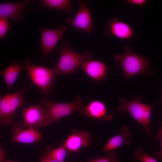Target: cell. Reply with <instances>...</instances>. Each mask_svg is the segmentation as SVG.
Listing matches in <instances>:
<instances>
[{
  "mask_svg": "<svg viewBox=\"0 0 162 162\" xmlns=\"http://www.w3.org/2000/svg\"><path fill=\"white\" fill-rule=\"evenodd\" d=\"M114 58L121 64L123 75L127 80L138 74L148 75L154 73L153 70L149 69L151 64L149 60L132 51L130 46H126L125 52L121 55H115Z\"/></svg>",
  "mask_w": 162,
  "mask_h": 162,
  "instance_id": "obj_1",
  "label": "cell"
},
{
  "mask_svg": "<svg viewBox=\"0 0 162 162\" xmlns=\"http://www.w3.org/2000/svg\"><path fill=\"white\" fill-rule=\"evenodd\" d=\"M60 55L57 64L53 68L57 75L74 73L83 63L91 60L90 53L85 50L80 53L73 50L65 41L61 45Z\"/></svg>",
  "mask_w": 162,
  "mask_h": 162,
  "instance_id": "obj_2",
  "label": "cell"
},
{
  "mask_svg": "<svg viewBox=\"0 0 162 162\" xmlns=\"http://www.w3.org/2000/svg\"><path fill=\"white\" fill-rule=\"evenodd\" d=\"M81 97L79 95L73 101L69 103H56L44 97L41 103L45 107L46 114L43 127L58 122L63 117L76 111L81 112L85 109Z\"/></svg>",
  "mask_w": 162,
  "mask_h": 162,
  "instance_id": "obj_3",
  "label": "cell"
},
{
  "mask_svg": "<svg viewBox=\"0 0 162 162\" xmlns=\"http://www.w3.org/2000/svg\"><path fill=\"white\" fill-rule=\"evenodd\" d=\"M30 86L23 90H17L13 94L0 95V123L1 125L9 126L11 124L15 111L24 102L23 94Z\"/></svg>",
  "mask_w": 162,
  "mask_h": 162,
  "instance_id": "obj_4",
  "label": "cell"
},
{
  "mask_svg": "<svg viewBox=\"0 0 162 162\" xmlns=\"http://www.w3.org/2000/svg\"><path fill=\"white\" fill-rule=\"evenodd\" d=\"M26 68L33 83L40 88L41 92L44 95H49L54 79L57 76L54 68L30 64Z\"/></svg>",
  "mask_w": 162,
  "mask_h": 162,
  "instance_id": "obj_5",
  "label": "cell"
},
{
  "mask_svg": "<svg viewBox=\"0 0 162 162\" xmlns=\"http://www.w3.org/2000/svg\"><path fill=\"white\" fill-rule=\"evenodd\" d=\"M25 127L24 124L21 123L12 122L10 127L13 133L12 138L7 144L12 142L29 144L42 140L43 136L40 131L34 128L25 129Z\"/></svg>",
  "mask_w": 162,
  "mask_h": 162,
  "instance_id": "obj_6",
  "label": "cell"
},
{
  "mask_svg": "<svg viewBox=\"0 0 162 162\" xmlns=\"http://www.w3.org/2000/svg\"><path fill=\"white\" fill-rule=\"evenodd\" d=\"M78 4L79 9L75 16L68 17L66 23L77 29L90 33L93 28L94 25L90 13L87 7V3L85 1H80L78 2Z\"/></svg>",
  "mask_w": 162,
  "mask_h": 162,
  "instance_id": "obj_7",
  "label": "cell"
},
{
  "mask_svg": "<svg viewBox=\"0 0 162 162\" xmlns=\"http://www.w3.org/2000/svg\"><path fill=\"white\" fill-rule=\"evenodd\" d=\"M68 28L65 25L61 24L56 29H43L41 32L40 46L42 53L47 56L52 51Z\"/></svg>",
  "mask_w": 162,
  "mask_h": 162,
  "instance_id": "obj_8",
  "label": "cell"
},
{
  "mask_svg": "<svg viewBox=\"0 0 162 162\" xmlns=\"http://www.w3.org/2000/svg\"><path fill=\"white\" fill-rule=\"evenodd\" d=\"M46 112L45 107L38 104L24 108L21 112L24 124L28 128L35 129L43 127Z\"/></svg>",
  "mask_w": 162,
  "mask_h": 162,
  "instance_id": "obj_9",
  "label": "cell"
},
{
  "mask_svg": "<svg viewBox=\"0 0 162 162\" xmlns=\"http://www.w3.org/2000/svg\"><path fill=\"white\" fill-rule=\"evenodd\" d=\"M140 97L136 98L128 101L124 97L120 98L119 101L120 105L117 108L120 113L125 111L129 112L132 117L140 124L143 125V115L146 104L141 102Z\"/></svg>",
  "mask_w": 162,
  "mask_h": 162,
  "instance_id": "obj_10",
  "label": "cell"
},
{
  "mask_svg": "<svg viewBox=\"0 0 162 162\" xmlns=\"http://www.w3.org/2000/svg\"><path fill=\"white\" fill-rule=\"evenodd\" d=\"M72 132L62 144L68 153L78 152L81 148L89 146L91 138L88 132L73 129Z\"/></svg>",
  "mask_w": 162,
  "mask_h": 162,
  "instance_id": "obj_11",
  "label": "cell"
},
{
  "mask_svg": "<svg viewBox=\"0 0 162 162\" xmlns=\"http://www.w3.org/2000/svg\"><path fill=\"white\" fill-rule=\"evenodd\" d=\"M106 26L103 30L104 34L106 36L112 35L119 39H127L131 38L134 35L131 27L117 18L107 20Z\"/></svg>",
  "mask_w": 162,
  "mask_h": 162,
  "instance_id": "obj_12",
  "label": "cell"
},
{
  "mask_svg": "<svg viewBox=\"0 0 162 162\" xmlns=\"http://www.w3.org/2000/svg\"><path fill=\"white\" fill-rule=\"evenodd\" d=\"M31 2L25 0L19 2L0 4V18L10 19L17 21L24 18L23 12L26 4Z\"/></svg>",
  "mask_w": 162,
  "mask_h": 162,
  "instance_id": "obj_13",
  "label": "cell"
},
{
  "mask_svg": "<svg viewBox=\"0 0 162 162\" xmlns=\"http://www.w3.org/2000/svg\"><path fill=\"white\" fill-rule=\"evenodd\" d=\"M81 113L86 117L101 121H111L112 114H108L105 104L102 102L97 100L90 102Z\"/></svg>",
  "mask_w": 162,
  "mask_h": 162,
  "instance_id": "obj_14",
  "label": "cell"
},
{
  "mask_svg": "<svg viewBox=\"0 0 162 162\" xmlns=\"http://www.w3.org/2000/svg\"><path fill=\"white\" fill-rule=\"evenodd\" d=\"M30 59L20 62H14L6 68L0 71L9 91L12 85L16 81L20 73L29 64Z\"/></svg>",
  "mask_w": 162,
  "mask_h": 162,
  "instance_id": "obj_15",
  "label": "cell"
},
{
  "mask_svg": "<svg viewBox=\"0 0 162 162\" xmlns=\"http://www.w3.org/2000/svg\"><path fill=\"white\" fill-rule=\"evenodd\" d=\"M82 69L87 75L97 82L107 78L106 66L104 63L97 60H90L83 63Z\"/></svg>",
  "mask_w": 162,
  "mask_h": 162,
  "instance_id": "obj_16",
  "label": "cell"
},
{
  "mask_svg": "<svg viewBox=\"0 0 162 162\" xmlns=\"http://www.w3.org/2000/svg\"><path fill=\"white\" fill-rule=\"evenodd\" d=\"M119 131V134L112 137L107 142L102 150L103 152L113 151L123 145H128L131 143V140L128 139L131 136L129 128L123 126L120 129Z\"/></svg>",
  "mask_w": 162,
  "mask_h": 162,
  "instance_id": "obj_17",
  "label": "cell"
},
{
  "mask_svg": "<svg viewBox=\"0 0 162 162\" xmlns=\"http://www.w3.org/2000/svg\"><path fill=\"white\" fill-rule=\"evenodd\" d=\"M43 8H49L58 10L71 11V2L70 0H41Z\"/></svg>",
  "mask_w": 162,
  "mask_h": 162,
  "instance_id": "obj_18",
  "label": "cell"
},
{
  "mask_svg": "<svg viewBox=\"0 0 162 162\" xmlns=\"http://www.w3.org/2000/svg\"><path fill=\"white\" fill-rule=\"evenodd\" d=\"M67 152V151L66 148L62 145L58 147L49 150L45 155L60 161L64 162L66 157Z\"/></svg>",
  "mask_w": 162,
  "mask_h": 162,
  "instance_id": "obj_19",
  "label": "cell"
},
{
  "mask_svg": "<svg viewBox=\"0 0 162 162\" xmlns=\"http://www.w3.org/2000/svg\"><path fill=\"white\" fill-rule=\"evenodd\" d=\"M134 160L140 162H159L148 154L141 146L138 147L135 150L133 155Z\"/></svg>",
  "mask_w": 162,
  "mask_h": 162,
  "instance_id": "obj_20",
  "label": "cell"
},
{
  "mask_svg": "<svg viewBox=\"0 0 162 162\" xmlns=\"http://www.w3.org/2000/svg\"><path fill=\"white\" fill-rule=\"evenodd\" d=\"M119 161L115 151L113 150L108 152L106 156L104 157L93 158L87 162H119Z\"/></svg>",
  "mask_w": 162,
  "mask_h": 162,
  "instance_id": "obj_21",
  "label": "cell"
},
{
  "mask_svg": "<svg viewBox=\"0 0 162 162\" xmlns=\"http://www.w3.org/2000/svg\"><path fill=\"white\" fill-rule=\"evenodd\" d=\"M153 106L146 104L143 115V125L147 135L150 133L149 125L150 122L151 111Z\"/></svg>",
  "mask_w": 162,
  "mask_h": 162,
  "instance_id": "obj_22",
  "label": "cell"
},
{
  "mask_svg": "<svg viewBox=\"0 0 162 162\" xmlns=\"http://www.w3.org/2000/svg\"><path fill=\"white\" fill-rule=\"evenodd\" d=\"M10 29L8 19L0 18V38L4 39L7 32Z\"/></svg>",
  "mask_w": 162,
  "mask_h": 162,
  "instance_id": "obj_23",
  "label": "cell"
},
{
  "mask_svg": "<svg viewBox=\"0 0 162 162\" xmlns=\"http://www.w3.org/2000/svg\"><path fill=\"white\" fill-rule=\"evenodd\" d=\"M126 2L128 4L142 6L147 2L146 0H126Z\"/></svg>",
  "mask_w": 162,
  "mask_h": 162,
  "instance_id": "obj_24",
  "label": "cell"
},
{
  "mask_svg": "<svg viewBox=\"0 0 162 162\" xmlns=\"http://www.w3.org/2000/svg\"><path fill=\"white\" fill-rule=\"evenodd\" d=\"M40 162H62L45 155L39 158Z\"/></svg>",
  "mask_w": 162,
  "mask_h": 162,
  "instance_id": "obj_25",
  "label": "cell"
},
{
  "mask_svg": "<svg viewBox=\"0 0 162 162\" xmlns=\"http://www.w3.org/2000/svg\"><path fill=\"white\" fill-rule=\"evenodd\" d=\"M6 152L4 148H0V162L4 160V159L6 156Z\"/></svg>",
  "mask_w": 162,
  "mask_h": 162,
  "instance_id": "obj_26",
  "label": "cell"
},
{
  "mask_svg": "<svg viewBox=\"0 0 162 162\" xmlns=\"http://www.w3.org/2000/svg\"><path fill=\"white\" fill-rule=\"evenodd\" d=\"M161 148L160 151L156 152L155 154L157 157L160 160H162V139L161 140Z\"/></svg>",
  "mask_w": 162,
  "mask_h": 162,
  "instance_id": "obj_27",
  "label": "cell"
},
{
  "mask_svg": "<svg viewBox=\"0 0 162 162\" xmlns=\"http://www.w3.org/2000/svg\"><path fill=\"white\" fill-rule=\"evenodd\" d=\"M156 137L160 140L162 139V127L158 130L155 135Z\"/></svg>",
  "mask_w": 162,
  "mask_h": 162,
  "instance_id": "obj_28",
  "label": "cell"
},
{
  "mask_svg": "<svg viewBox=\"0 0 162 162\" xmlns=\"http://www.w3.org/2000/svg\"><path fill=\"white\" fill-rule=\"evenodd\" d=\"M0 162H15L13 161L5 160H3Z\"/></svg>",
  "mask_w": 162,
  "mask_h": 162,
  "instance_id": "obj_29",
  "label": "cell"
}]
</instances>
